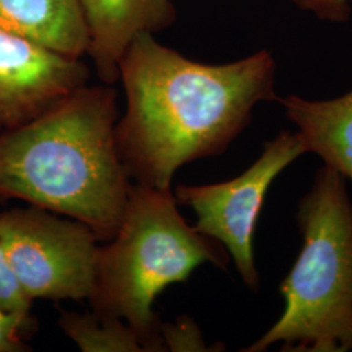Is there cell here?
Returning <instances> with one entry per match:
<instances>
[{"label":"cell","mask_w":352,"mask_h":352,"mask_svg":"<svg viewBox=\"0 0 352 352\" xmlns=\"http://www.w3.org/2000/svg\"><path fill=\"white\" fill-rule=\"evenodd\" d=\"M276 68L269 51L205 64L153 34L138 36L119 64L126 109L115 139L128 176L166 190L182 166L221 155L250 124L258 103L277 101Z\"/></svg>","instance_id":"6da1fadb"},{"label":"cell","mask_w":352,"mask_h":352,"mask_svg":"<svg viewBox=\"0 0 352 352\" xmlns=\"http://www.w3.org/2000/svg\"><path fill=\"white\" fill-rule=\"evenodd\" d=\"M111 85L77 89L24 126L0 132V202L21 200L87 225L109 241L126 209Z\"/></svg>","instance_id":"7a4b0ae2"},{"label":"cell","mask_w":352,"mask_h":352,"mask_svg":"<svg viewBox=\"0 0 352 352\" xmlns=\"http://www.w3.org/2000/svg\"><path fill=\"white\" fill-rule=\"evenodd\" d=\"M171 189L131 184L120 225L100 247L94 311L126 321L146 352L166 351L153 305L166 287L186 282L201 265L226 269V248L190 226Z\"/></svg>","instance_id":"3957f363"},{"label":"cell","mask_w":352,"mask_h":352,"mask_svg":"<svg viewBox=\"0 0 352 352\" xmlns=\"http://www.w3.org/2000/svg\"><path fill=\"white\" fill-rule=\"evenodd\" d=\"M302 250L279 291L283 314L244 352L352 351V202L346 177L324 166L299 202Z\"/></svg>","instance_id":"277c9868"},{"label":"cell","mask_w":352,"mask_h":352,"mask_svg":"<svg viewBox=\"0 0 352 352\" xmlns=\"http://www.w3.org/2000/svg\"><path fill=\"white\" fill-rule=\"evenodd\" d=\"M98 241L82 222L34 205L0 213V244L30 300L89 299Z\"/></svg>","instance_id":"5b68a950"},{"label":"cell","mask_w":352,"mask_h":352,"mask_svg":"<svg viewBox=\"0 0 352 352\" xmlns=\"http://www.w3.org/2000/svg\"><path fill=\"white\" fill-rule=\"evenodd\" d=\"M298 132H280L266 141L261 155L239 176L214 184L177 186L176 201L197 217L196 228L221 243L252 291L260 289V273L253 253V235L273 182L287 166L305 154Z\"/></svg>","instance_id":"8992f818"},{"label":"cell","mask_w":352,"mask_h":352,"mask_svg":"<svg viewBox=\"0 0 352 352\" xmlns=\"http://www.w3.org/2000/svg\"><path fill=\"white\" fill-rule=\"evenodd\" d=\"M89 69L0 26V132L24 126L88 84Z\"/></svg>","instance_id":"52a82bcc"},{"label":"cell","mask_w":352,"mask_h":352,"mask_svg":"<svg viewBox=\"0 0 352 352\" xmlns=\"http://www.w3.org/2000/svg\"><path fill=\"white\" fill-rule=\"evenodd\" d=\"M88 29V52L106 85L119 80V64L133 39L175 20L174 0H80Z\"/></svg>","instance_id":"ba28073f"},{"label":"cell","mask_w":352,"mask_h":352,"mask_svg":"<svg viewBox=\"0 0 352 352\" xmlns=\"http://www.w3.org/2000/svg\"><path fill=\"white\" fill-rule=\"evenodd\" d=\"M0 26L64 56L88 52L80 0H0Z\"/></svg>","instance_id":"9c48e42d"},{"label":"cell","mask_w":352,"mask_h":352,"mask_svg":"<svg viewBox=\"0 0 352 352\" xmlns=\"http://www.w3.org/2000/svg\"><path fill=\"white\" fill-rule=\"evenodd\" d=\"M289 120L298 126L307 153L352 182V90L325 101L298 96L278 97Z\"/></svg>","instance_id":"30bf717a"},{"label":"cell","mask_w":352,"mask_h":352,"mask_svg":"<svg viewBox=\"0 0 352 352\" xmlns=\"http://www.w3.org/2000/svg\"><path fill=\"white\" fill-rule=\"evenodd\" d=\"M59 327L84 352H146L138 333L113 316L91 308L90 312H62Z\"/></svg>","instance_id":"8fae6325"},{"label":"cell","mask_w":352,"mask_h":352,"mask_svg":"<svg viewBox=\"0 0 352 352\" xmlns=\"http://www.w3.org/2000/svg\"><path fill=\"white\" fill-rule=\"evenodd\" d=\"M32 302L13 274L11 265L0 244V311L6 314L32 317Z\"/></svg>","instance_id":"7c38bea8"},{"label":"cell","mask_w":352,"mask_h":352,"mask_svg":"<svg viewBox=\"0 0 352 352\" xmlns=\"http://www.w3.org/2000/svg\"><path fill=\"white\" fill-rule=\"evenodd\" d=\"M161 337L166 351H208L197 325L188 318L180 317L176 322L161 324Z\"/></svg>","instance_id":"4fadbf2b"},{"label":"cell","mask_w":352,"mask_h":352,"mask_svg":"<svg viewBox=\"0 0 352 352\" xmlns=\"http://www.w3.org/2000/svg\"><path fill=\"white\" fill-rule=\"evenodd\" d=\"M36 329L33 317L6 314L0 311V352L30 351L26 336Z\"/></svg>","instance_id":"5bb4252c"},{"label":"cell","mask_w":352,"mask_h":352,"mask_svg":"<svg viewBox=\"0 0 352 352\" xmlns=\"http://www.w3.org/2000/svg\"><path fill=\"white\" fill-rule=\"evenodd\" d=\"M302 11L314 13L318 19L343 23L351 14L350 3L352 0H289Z\"/></svg>","instance_id":"9a60e30c"}]
</instances>
